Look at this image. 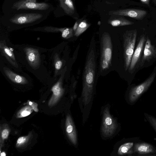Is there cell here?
<instances>
[{
    "mask_svg": "<svg viewBox=\"0 0 156 156\" xmlns=\"http://www.w3.org/2000/svg\"><path fill=\"white\" fill-rule=\"evenodd\" d=\"M91 43L88 50L83 76L82 95L87 102L91 98L95 83L97 69V57L95 46Z\"/></svg>",
    "mask_w": 156,
    "mask_h": 156,
    "instance_id": "cell-1",
    "label": "cell"
},
{
    "mask_svg": "<svg viewBox=\"0 0 156 156\" xmlns=\"http://www.w3.org/2000/svg\"><path fill=\"white\" fill-rule=\"evenodd\" d=\"M47 17L44 12H17L9 13L3 17L2 21L10 24L25 25L34 24L43 20Z\"/></svg>",
    "mask_w": 156,
    "mask_h": 156,
    "instance_id": "cell-2",
    "label": "cell"
},
{
    "mask_svg": "<svg viewBox=\"0 0 156 156\" xmlns=\"http://www.w3.org/2000/svg\"><path fill=\"white\" fill-rule=\"evenodd\" d=\"M112 45L109 34L105 33L102 35L101 42V57L100 67L101 71L106 70L111 65Z\"/></svg>",
    "mask_w": 156,
    "mask_h": 156,
    "instance_id": "cell-3",
    "label": "cell"
},
{
    "mask_svg": "<svg viewBox=\"0 0 156 156\" xmlns=\"http://www.w3.org/2000/svg\"><path fill=\"white\" fill-rule=\"evenodd\" d=\"M50 7L47 3L37 2L36 0H18L12 3L11 8L14 12L25 10L44 12Z\"/></svg>",
    "mask_w": 156,
    "mask_h": 156,
    "instance_id": "cell-4",
    "label": "cell"
},
{
    "mask_svg": "<svg viewBox=\"0 0 156 156\" xmlns=\"http://www.w3.org/2000/svg\"><path fill=\"white\" fill-rule=\"evenodd\" d=\"M137 32L136 30L127 32L124 37V57L126 70L129 68L134 52Z\"/></svg>",
    "mask_w": 156,
    "mask_h": 156,
    "instance_id": "cell-5",
    "label": "cell"
},
{
    "mask_svg": "<svg viewBox=\"0 0 156 156\" xmlns=\"http://www.w3.org/2000/svg\"><path fill=\"white\" fill-rule=\"evenodd\" d=\"M155 76V74L154 73L141 84L131 88L128 96V100L130 105H133L136 103L146 91L154 81Z\"/></svg>",
    "mask_w": 156,
    "mask_h": 156,
    "instance_id": "cell-6",
    "label": "cell"
},
{
    "mask_svg": "<svg viewBox=\"0 0 156 156\" xmlns=\"http://www.w3.org/2000/svg\"><path fill=\"white\" fill-rule=\"evenodd\" d=\"M102 131L106 136L112 135L115 132L117 124L115 120L109 113L108 109L106 108L103 112Z\"/></svg>",
    "mask_w": 156,
    "mask_h": 156,
    "instance_id": "cell-7",
    "label": "cell"
},
{
    "mask_svg": "<svg viewBox=\"0 0 156 156\" xmlns=\"http://www.w3.org/2000/svg\"><path fill=\"white\" fill-rule=\"evenodd\" d=\"M133 151L135 156H156V147L140 140L135 144Z\"/></svg>",
    "mask_w": 156,
    "mask_h": 156,
    "instance_id": "cell-8",
    "label": "cell"
},
{
    "mask_svg": "<svg viewBox=\"0 0 156 156\" xmlns=\"http://www.w3.org/2000/svg\"><path fill=\"white\" fill-rule=\"evenodd\" d=\"M115 15L126 16L138 20H142L146 15L145 10L136 9H127L117 10L112 12Z\"/></svg>",
    "mask_w": 156,
    "mask_h": 156,
    "instance_id": "cell-9",
    "label": "cell"
},
{
    "mask_svg": "<svg viewBox=\"0 0 156 156\" xmlns=\"http://www.w3.org/2000/svg\"><path fill=\"white\" fill-rule=\"evenodd\" d=\"M145 41V37L143 35L141 37L133 54L129 68L130 72L132 71L134 69L138 62L144 49Z\"/></svg>",
    "mask_w": 156,
    "mask_h": 156,
    "instance_id": "cell-10",
    "label": "cell"
},
{
    "mask_svg": "<svg viewBox=\"0 0 156 156\" xmlns=\"http://www.w3.org/2000/svg\"><path fill=\"white\" fill-rule=\"evenodd\" d=\"M140 140L139 137H135L132 138L130 141L123 144L119 147L118 154L120 155L128 154L134 155L133 151L134 145Z\"/></svg>",
    "mask_w": 156,
    "mask_h": 156,
    "instance_id": "cell-11",
    "label": "cell"
},
{
    "mask_svg": "<svg viewBox=\"0 0 156 156\" xmlns=\"http://www.w3.org/2000/svg\"><path fill=\"white\" fill-rule=\"evenodd\" d=\"M156 57V48L153 45L150 40L147 39L144 51L141 66L143 65L145 62L149 61L151 59Z\"/></svg>",
    "mask_w": 156,
    "mask_h": 156,
    "instance_id": "cell-12",
    "label": "cell"
},
{
    "mask_svg": "<svg viewBox=\"0 0 156 156\" xmlns=\"http://www.w3.org/2000/svg\"><path fill=\"white\" fill-rule=\"evenodd\" d=\"M66 128L67 134L71 142L74 145L77 143V135L74 123L69 115L66 117Z\"/></svg>",
    "mask_w": 156,
    "mask_h": 156,
    "instance_id": "cell-13",
    "label": "cell"
},
{
    "mask_svg": "<svg viewBox=\"0 0 156 156\" xmlns=\"http://www.w3.org/2000/svg\"><path fill=\"white\" fill-rule=\"evenodd\" d=\"M25 50L30 64L33 67L37 66L40 62L39 55L37 50L32 48H26Z\"/></svg>",
    "mask_w": 156,
    "mask_h": 156,
    "instance_id": "cell-14",
    "label": "cell"
},
{
    "mask_svg": "<svg viewBox=\"0 0 156 156\" xmlns=\"http://www.w3.org/2000/svg\"><path fill=\"white\" fill-rule=\"evenodd\" d=\"M51 90L53 92L52 97L49 103L50 105L54 104L61 96L63 92L62 87L61 81L57 82L52 87Z\"/></svg>",
    "mask_w": 156,
    "mask_h": 156,
    "instance_id": "cell-15",
    "label": "cell"
},
{
    "mask_svg": "<svg viewBox=\"0 0 156 156\" xmlns=\"http://www.w3.org/2000/svg\"><path fill=\"white\" fill-rule=\"evenodd\" d=\"M4 70L7 76L14 82L20 84H25L28 82L25 77L16 74L8 69L5 68Z\"/></svg>",
    "mask_w": 156,
    "mask_h": 156,
    "instance_id": "cell-16",
    "label": "cell"
},
{
    "mask_svg": "<svg viewBox=\"0 0 156 156\" xmlns=\"http://www.w3.org/2000/svg\"><path fill=\"white\" fill-rule=\"evenodd\" d=\"M59 0L60 6L66 14L70 15L74 13L75 8L71 0Z\"/></svg>",
    "mask_w": 156,
    "mask_h": 156,
    "instance_id": "cell-17",
    "label": "cell"
},
{
    "mask_svg": "<svg viewBox=\"0 0 156 156\" xmlns=\"http://www.w3.org/2000/svg\"><path fill=\"white\" fill-rule=\"evenodd\" d=\"M0 48L1 51L7 58L8 59L13 65H15L16 62L15 56L12 51L8 47L1 43Z\"/></svg>",
    "mask_w": 156,
    "mask_h": 156,
    "instance_id": "cell-18",
    "label": "cell"
},
{
    "mask_svg": "<svg viewBox=\"0 0 156 156\" xmlns=\"http://www.w3.org/2000/svg\"><path fill=\"white\" fill-rule=\"evenodd\" d=\"M109 23L113 27L130 25L134 23L133 22L123 18H119L113 19L109 21Z\"/></svg>",
    "mask_w": 156,
    "mask_h": 156,
    "instance_id": "cell-19",
    "label": "cell"
},
{
    "mask_svg": "<svg viewBox=\"0 0 156 156\" xmlns=\"http://www.w3.org/2000/svg\"><path fill=\"white\" fill-rule=\"evenodd\" d=\"M90 25L85 21H81L78 24V26L75 32L74 35L76 37L80 36L89 27Z\"/></svg>",
    "mask_w": 156,
    "mask_h": 156,
    "instance_id": "cell-20",
    "label": "cell"
},
{
    "mask_svg": "<svg viewBox=\"0 0 156 156\" xmlns=\"http://www.w3.org/2000/svg\"><path fill=\"white\" fill-rule=\"evenodd\" d=\"M73 29L72 28H62L61 32L62 37L68 39L72 37L73 35Z\"/></svg>",
    "mask_w": 156,
    "mask_h": 156,
    "instance_id": "cell-21",
    "label": "cell"
},
{
    "mask_svg": "<svg viewBox=\"0 0 156 156\" xmlns=\"http://www.w3.org/2000/svg\"><path fill=\"white\" fill-rule=\"evenodd\" d=\"M144 116L156 133V118L145 112L144 113Z\"/></svg>",
    "mask_w": 156,
    "mask_h": 156,
    "instance_id": "cell-22",
    "label": "cell"
},
{
    "mask_svg": "<svg viewBox=\"0 0 156 156\" xmlns=\"http://www.w3.org/2000/svg\"><path fill=\"white\" fill-rule=\"evenodd\" d=\"M32 112V109L30 107L26 106L21 110L18 113L19 117H23L29 115Z\"/></svg>",
    "mask_w": 156,
    "mask_h": 156,
    "instance_id": "cell-23",
    "label": "cell"
},
{
    "mask_svg": "<svg viewBox=\"0 0 156 156\" xmlns=\"http://www.w3.org/2000/svg\"><path fill=\"white\" fill-rule=\"evenodd\" d=\"M27 140V137L24 136L20 137L17 141L16 145L20 146L25 143Z\"/></svg>",
    "mask_w": 156,
    "mask_h": 156,
    "instance_id": "cell-24",
    "label": "cell"
},
{
    "mask_svg": "<svg viewBox=\"0 0 156 156\" xmlns=\"http://www.w3.org/2000/svg\"><path fill=\"white\" fill-rule=\"evenodd\" d=\"M9 132L7 129H4L2 133V137L3 139H6L8 136Z\"/></svg>",
    "mask_w": 156,
    "mask_h": 156,
    "instance_id": "cell-25",
    "label": "cell"
},
{
    "mask_svg": "<svg viewBox=\"0 0 156 156\" xmlns=\"http://www.w3.org/2000/svg\"><path fill=\"white\" fill-rule=\"evenodd\" d=\"M62 62L60 60H58L55 62V69L57 70L59 69L61 67Z\"/></svg>",
    "mask_w": 156,
    "mask_h": 156,
    "instance_id": "cell-26",
    "label": "cell"
},
{
    "mask_svg": "<svg viewBox=\"0 0 156 156\" xmlns=\"http://www.w3.org/2000/svg\"><path fill=\"white\" fill-rule=\"evenodd\" d=\"M150 0H140L143 3L146 4L148 5H149Z\"/></svg>",
    "mask_w": 156,
    "mask_h": 156,
    "instance_id": "cell-27",
    "label": "cell"
},
{
    "mask_svg": "<svg viewBox=\"0 0 156 156\" xmlns=\"http://www.w3.org/2000/svg\"><path fill=\"white\" fill-rule=\"evenodd\" d=\"M78 23L76 22L75 23V24L74 26H73V30H74V31H75L76 30L78 26Z\"/></svg>",
    "mask_w": 156,
    "mask_h": 156,
    "instance_id": "cell-28",
    "label": "cell"
},
{
    "mask_svg": "<svg viewBox=\"0 0 156 156\" xmlns=\"http://www.w3.org/2000/svg\"><path fill=\"white\" fill-rule=\"evenodd\" d=\"M1 155L4 156L5 155V153L4 152H2L1 154Z\"/></svg>",
    "mask_w": 156,
    "mask_h": 156,
    "instance_id": "cell-29",
    "label": "cell"
},
{
    "mask_svg": "<svg viewBox=\"0 0 156 156\" xmlns=\"http://www.w3.org/2000/svg\"><path fill=\"white\" fill-rule=\"evenodd\" d=\"M153 1L154 4L156 5V0H153Z\"/></svg>",
    "mask_w": 156,
    "mask_h": 156,
    "instance_id": "cell-30",
    "label": "cell"
},
{
    "mask_svg": "<svg viewBox=\"0 0 156 156\" xmlns=\"http://www.w3.org/2000/svg\"><path fill=\"white\" fill-rule=\"evenodd\" d=\"M29 104L30 105H31L32 104V102H31L30 101V102H29Z\"/></svg>",
    "mask_w": 156,
    "mask_h": 156,
    "instance_id": "cell-31",
    "label": "cell"
}]
</instances>
